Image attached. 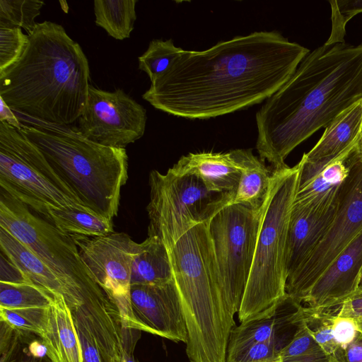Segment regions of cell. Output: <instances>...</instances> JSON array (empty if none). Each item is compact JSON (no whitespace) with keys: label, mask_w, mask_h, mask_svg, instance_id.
Returning <instances> with one entry per match:
<instances>
[{"label":"cell","mask_w":362,"mask_h":362,"mask_svg":"<svg viewBox=\"0 0 362 362\" xmlns=\"http://www.w3.org/2000/svg\"><path fill=\"white\" fill-rule=\"evenodd\" d=\"M309 52L276 31L237 36L202 51L183 49L142 98L177 117L226 115L267 100Z\"/></svg>","instance_id":"obj_1"},{"label":"cell","mask_w":362,"mask_h":362,"mask_svg":"<svg viewBox=\"0 0 362 362\" xmlns=\"http://www.w3.org/2000/svg\"><path fill=\"white\" fill-rule=\"evenodd\" d=\"M362 99V44H324L309 52L256 114L259 158L273 170L300 144Z\"/></svg>","instance_id":"obj_2"},{"label":"cell","mask_w":362,"mask_h":362,"mask_svg":"<svg viewBox=\"0 0 362 362\" xmlns=\"http://www.w3.org/2000/svg\"><path fill=\"white\" fill-rule=\"evenodd\" d=\"M90 68L64 27L37 23L20 59L0 71V98L17 115L70 125L87 103Z\"/></svg>","instance_id":"obj_3"},{"label":"cell","mask_w":362,"mask_h":362,"mask_svg":"<svg viewBox=\"0 0 362 362\" xmlns=\"http://www.w3.org/2000/svg\"><path fill=\"white\" fill-rule=\"evenodd\" d=\"M209 222L195 225L167 249L185 319L190 362H226L235 326L224 300Z\"/></svg>","instance_id":"obj_4"},{"label":"cell","mask_w":362,"mask_h":362,"mask_svg":"<svg viewBox=\"0 0 362 362\" xmlns=\"http://www.w3.org/2000/svg\"><path fill=\"white\" fill-rule=\"evenodd\" d=\"M16 115L21 123L19 131L42 152L73 193L93 211L112 220L128 178L126 149L96 144L76 127Z\"/></svg>","instance_id":"obj_5"},{"label":"cell","mask_w":362,"mask_h":362,"mask_svg":"<svg viewBox=\"0 0 362 362\" xmlns=\"http://www.w3.org/2000/svg\"><path fill=\"white\" fill-rule=\"evenodd\" d=\"M299 166L273 170L260 209L259 228L251 271L238 312L240 323L273 316L288 298L286 253Z\"/></svg>","instance_id":"obj_6"},{"label":"cell","mask_w":362,"mask_h":362,"mask_svg":"<svg viewBox=\"0 0 362 362\" xmlns=\"http://www.w3.org/2000/svg\"><path fill=\"white\" fill-rule=\"evenodd\" d=\"M1 190L47 220L52 209L87 207L19 129L0 122ZM94 212V211H93Z\"/></svg>","instance_id":"obj_7"},{"label":"cell","mask_w":362,"mask_h":362,"mask_svg":"<svg viewBox=\"0 0 362 362\" xmlns=\"http://www.w3.org/2000/svg\"><path fill=\"white\" fill-rule=\"evenodd\" d=\"M149 186L148 236L167 249L195 225L210 221L233 199L230 194L210 191L195 175L176 174L170 168L165 174L152 170Z\"/></svg>","instance_id":"obj_8"},{"label":"cell","mask_w":362,"mask_h":362,"mask_svg":"<svg viewBox=\"0 0 362 362\" xmlns=\"http://www.w3.org/2000/svg\"><path fill=\"white\" fill-rule=\"evenodd\" d=\"M0 228L35 254L82 302V296L98 290L71 235L35 216L25 205L1 190Z\"/></svg>","instance_id":"obj_9"},{"label":"cell","mask_w":362,"mask_h":362,"mask_svg":"<svg viewBox=\"0 0 362 362\" xmlns=\"http://www.w3.org/2000/svg\"><path fill=\"white\" fill-rule=\"evenodd\" d=\"M260 209L229 204L209 222L223 295L232 317L238 312L253 262Z\"/></svg>","instance_id":"obj_10"},{"label":"cell","mask_w":362,"mask_h":362,"mask_svg":"<svg viewBox=\"0 0 362 362\" xmlns=\"http://www.w3.org/2000/svg\"><path fill=\"white\" fill-rule=\"evenodd\" d=\"M345 163L348 175L338 190L332 225L305 262L286 280V292L296 303H303L317 279L362 230V155L354 148Z\"/></svg>","instance_id":"obj_11"},{"label":"cell","mask_w":362,"mask_h":362,"mask_svg":"<svg viewBox=\"0 0 362 362\" xmlns=\"http://www.w3.org/2000/svg\"><path fill=\"white\" fill-rule=\"evenodd\" d=\"M71 236L95 281L118 306L123 326L135 328L130 286L139 243L124 233L114 232L100 237Z\"/></svg>","instance_id":"obj_12"},{"label":"cell","mask_w":362,"mask_h":362,"mask_svg":"<svg viewBox=\"0 0 362 362\" xmlns=\"http://www.w3.org/2000/svg\"><path fill=\"white\" fill-rule=\"evenodd\" d=\"M146 121L145 108L123 90L107 91L90 85L76 127L96 144L125 148L143 136Z\"/></svg>","instance_id":"obj_13"},{"label":"cell","mask_w":362,"mask_h":362,"mask_svg":"<svg viewBox=\"0 0 362 362\" xmlns=\"http://www.w3.org/2000/svg\"><path fill=\"white\" fill-rule=\"evenodd\" d=\"M70 310L83 362H123L122 315L103 288Z\"/></svg>","instance_id":"obj_14"},{"label":"cell","mask_w":362,"mask_h":362,"mask_svg":"<svg viewBox=\"0 0 362 362\" xmlns=\"http://www.w3.org/2000/svg\"><path fill=\"white\" fill-rule=\"evenodd\" d=\"M130 303L136 329L187 343L185 319L173 278L161 284L131 285Z\"/></svg>","instance_id":"obj_15"},{"label":"cell","mask_w":362,"mask_h":362,"mask_svg":"<svg viewBox=\"0 0 362 362\" xmlns=\"http://www.w3.org/2000/svg\"><path fill=\"white\" fill-rule=\"evenodd\" d=\"M362 272V230L312 286L303 302L314 311L339 306L358 289Z\"/></svg>","instance_id":"obj_16"},{"label":"cell","mask_w":362,"mask_h":362,"mask_svg":"<svg viewBox=\"0 0 362 362\" xmlns=\"http://www.w3.org/2000/svg\"><path fill=\"white\" fill-rule=\"evenodd\" d=\"M337 208V198L332 206L324 209L313 210L293 205L286 243L287 279L305 262L325 235Z\"/></svg>","instance_id":"obj_17"},{"label":"cell","mask_w":362,"mask_h":362,"mask_svg":"<svg viewBox=\"0 0 362 362\" xmlns=\"http://www.w3.org/2000/svg\"><path fill=\"white\" fill-rule=\"evenodd\" d=\"M170 169L179 175H195L210 191L230 194L233 197L240 177V168L230 152L189 153Z\"/></svg>","instance_id":"obj_18"},{"label":"cell","mask_w":362,"mask_h":362,"mask_svg":"<svg viewBox=\"0 0 362 362\" xmlns=\"http://www.w3.org/2000/svg\"><path fill=\"white\" fill-rule=\"evenodd\" d=\"M362 135V99L332 120L322 136L303 158L309 162L333 160L351 152Z\"/></svg>","instance_id":"obj_19"},{"label":"cell","mask_w":362,"mask_h":362,"mask_svg":"<svg viewBox=\"0 0 362 362\" xmlns=\"http://www.w3.org/2000/svg\"><path fill=\"white\" fill-rule=\"evenodd\" d=\"M1 253L34 284L54 296H63L69 308L81 304L60 279L30 249L0 228Z\"/></svg>","instance_id":"obj_20"},{"label":"cell","mask_w":362,"mask_h":362,"mask_svg":"<svg viewBox=\"0 0 362 362\" xmlns=\"http://www.w3.org/2000/svg\"><path fill=\"white\" fill-rule=\"evenodd\" d=\"M41 338L52 362H83L71 312L63 296H54Z\"/></svg>","instance_id":"obj_21"},{"label":"cell","mask_w":362,"mask_h":362,"mask_svg":"<svg viewBox=\"0 0 362 362\" xmlns=\"http://www.w3.org/2000/svg\"><path fill=\"white\" fill-rule=\"evenodd\" d=\"M229 152L240 170L239 182L230 204H241L259 211L270 188L273 171L271 173L264 161L255 156L251 149Z\"/></svg>","instance_id":"obj_22"},{"label":"cell","mask_w":362,"mask_h":362,"mask_svg":"<svg viewBox=\"0 0 362 362\" xmlns=\"http://www.w3.org/2000/svg\"><path fill=\"white\" fill-rule=\"evenodd\" d=\"M351 152L334 160L308 181L301 185L298 183L293 205L313 210L332 206L337 200L341 182L348 175L345 160Z\"/></svg>","instance_id":"obj_23"},{"label":"cell","mask_w":362,"mask_h":362,"mask_svg":"<svg viewBox=\"0 0 362 362\" xmlns=\"http://www.w3.org/2000/svg\"><path fill=\"white\" fill-rule=\"evenodd\" d=\"M282 305L273 316L235 326L230 334L226 356L257 343L276 342L285 346L287 343L284 339L286 331L296 327V310L298 306L295 311L284 314L281 312Z\"/></svg>","instance_id":"obj_24"},{"label":"cell","mask_w":362,"mask_h":362,"mask_svg":"<svg viewBox=\"0 0 362 362\" xmlns=\"http://www.w3.org/2000/svg\"><path fill=\"white\" fill-rule=\"evenodd\" d=\"M173 280L168 251L165 245L154 237L148 236L139 243L135 255L131 285H153Z\"/></svg>","instance_id":"obj_25"},{"label":"cell","mask_w":362,"mask_h":362,"mask_svg":"<svg viewBox=\"0 0 362 362\" xmlns=\"http://www.w3.org/2000/svg\"><path fill=\"white\" fill-rule=\"evenodd\" d=\"M46 221L69 235L100 237L115 232L112 220L75 207L52 209Z\"/></svg>","instance_id":"obj_26"},{"label":"cell","mask_w":362,"mask_h":362,"mask_svg":"<svg viewBox=\"0 0 362 362\" xmlns=\"http://www.w3.org/2000/svg\"><path fill=\"white\" fill-rule=\"evenodd\" d=\"M136 0H95V23L115 40L129 38L136 20Z\"/></svg>","instance_id":"obj_27"},{"label":"cell","mask_w":362,"mask_h":362,"mask_svg":"<svg viewBox=\"0 0 362 362\" xmlns=\"http://www.w3.org/2000/svg\"><path fill=\"white\" fill-rule=\"evenodd\" d=\"M296 328L290 341L281 349L280 362H340L337 356L327 355L315 341L304 317L303 306L297 308Z\"/></svg>","instance_id":"obj_28"},{"label":"cell","mask_w":362,"mask_h":362,"mask_svg":"<svg viewBox=\"0 0 362 362\" xmlns=\"http://www.w3.org/2000/svg\"><path fill=\"white\" fill-rule=\"evenodd\" d=\"M54 296L33 283L0 281V308L6 309L47 308Z\"/></svg>","instance_id":"obj_29"},{"label":"cell","mask_w":362,"mask_h":362,"mask_svg":"<svg viewBox=\"0 0 362 362\" xmlns=\"http://www.w3.org/2000/svg\"><path fill=\"white\" fill-rule=\"evenodd\" d=\"M182 51L172 39L153 40L146 51L139 57V69L148 76L152 83L170 69Z\"/></svg>","instance_id":"obj_30"},{"label":"cell","mask_w":362,"mask_h":362,"mask_svg":"<svg viewBox=\"0 0 362 362\" xmlns=\"http://www.w3.org/2000/svg\"><path fill=\"white\" fill-rule=\"evenodd\" d=\"M30 332L0 320V362H52L47 356L38 358L30 353L28 348Z\"/></svg>","instance_id":"obj_31"},{"label":"cell","mask_w":362,"mask_h":362,"mask_svg":"<svg viewBox=\"0 0 362 362\" xmlns=\"http://www.w3.org/2000/svg\"><path fill=\"white\" fill-rule=\"evenodd\" d=\"M44 4L40 0H0V25L21 28L29 35Z\"/></svg>","instance_id":"obj_32"},{"label":"cell","mask_w":362,"mask_h":362,"mask_svg":"<svg viewBox=\"0 0 362 362\" xmlns=\"http://www.w3.org/2000/svg\"><path fill=\"white\" fill-rule=\"evenodd\" d=\"M49 308L6 309L0 308V320L24 331L44 334L47 322Z\"/></svg>","instance_id":"obj_33"},{"label":"cell","mask_w":362,"mask_h":362,"mask_svg":"<svg viewBox=\"0 0 362 362\" xmlns=\"http://www.w3.org/2000/svg\"><path fill=\"white\" fill-rule=\"evenodd\" d=\"M331 5V34L325 45L344 43L346 25L356 15L362 13V0L329 1Z\"/></svg>","instance_id":"obj_34"},{"label":"cell","mask_w":362,"mask_h":362,"mask_svg":"<svg viewBox=\"0 0 362 362\" xmlns=\"http://www.w3.org/2000/svg\"><path fill=\"white\" fill-rule=\"evenodd\" d=\"M28 35L18 27L0 25V71L15 64L23 54Z\"/></svg>","instance_id":"obj_35"},{"label":"cell","mask_w":362,"mask_h":362,"mask_svg":"<svg viewBox=\"0 0 362 362\" xmlns=\"http://www.w3.org/2000/svg\"><path fill=\"white\" fill-rule=\"evenodd\" d=\"M284 346L276 342H263L249 345L227 356L226 362H267L278 358Z\"/></svg>","instance_id":"obj_36"},{"label":"cell","mask_w":362,"mask_h":362,"mask_svg":"<svg viewBox=\"0 0 362 362\" xmlns=\"http://www.w3.org/2000/svg\"><path fill=\"white\" fill-rule=\"evenodd\" d=\"M358 333L354 319L333 315L332 334L340 349H344L351 344Z\"/></svg>","instance_id":"obj_37"},{"label":"cell","mask_w":362,"mask_h":362,"mask_svg":"<svg viewBox=\"0 0 362 362\" xmlns=\"http://www.w3.org/2000/svg\"><path fill=\"white\" fill-rule=\"evenodd\" d=\"M141 330L129 327H122L123 362H139L134 356V350Z\"/></svg>","instance_id":"obj_38"},{"label":"cell","mask_w":362,"mask_h":362,"mask_svg":"<svg viewBox=\"0 0 362 362\" xmlns=\"http://www.w3.org/2000/svg\"><path fill=\"white\" fill-rule=\"evenodd\" d=\"M336 315L354 320L362 318V291H356L344 301Z\"/></svg>","instance_id":"obj_39"},{"label":"cell","mask_w":362,"mask_h":362,"mask_svg":"<svg viewBox=\"0 0 362 362\" xmlns=\"http://www.w3.org/2000/svg\"><path fill=\"white\" fill-rule=\"evenodd\" d=\"M0 281L9 283H32L15 264L6 257H4L2 254L1 255Z\"/></svg>","instance_id":"obj_40"},{"label":"cell","mask_w":362,"mask_h":362,"mask_svg":"<svg viewBox=\"0 0 362 362\" xmlns=\"http://www.w3.org/2000/svg\"><path fill=\"white\" fill-rule=\"evenodd\" d=\"M336 356L340 362H362V334L344 349H339Z\"/></svg>","instance_id":"obj_41"},{"label":"cell","mask_w":362,"mask_h":362,"mask_svg":"<svg viewBox=\"0 0 362 362\" xmlns=\"http://www.w3.org/2000/svg\"><path fill=\"white\" fill-rule=\"evenodd\" d=\"M0 122H5L11 126L21 129V123L16 113L10 107L0 98Z\"/></svg>","instance_id":"obj_42"},{"label":"cell","mask_w":362,"mask_h":362,"mask_svg":"<svg viewBox=\"0 0 362 362\" xmlns=\"http://www.w3.org/2000/svg\"><path fill=\"white\" fill-rule=\"evenodd\" d=\"M356 324L357 330L362 334V318L354 320Z\"/></svg>","instance_id":"obj_43"},{"label":"cell","mask_w":362,"mask_h":362,"mask_svg":"<svg viewBox=\"0 0 362 362\" xmlns=\"http://www.w3.org/2000/svg\"><path fill=\"white\" fill-rule=\"evenodd\" d=\"M355 150L360 154L362 155V135H361V137L360 139V140L358 141L356 148H355Z\"/></svg>","instance_id":"obj_44"},{"label":"cell","mask_w":362,"mask_h":362,"mask_svg":"<svg viewBox=\"0 0 362 362\" xmlns=\"http://www.w3.org/2000/svg\"><path fill=\"white\" fill-rule=\"evenodd\" d=\"M357 291H362V272H361V277H360V280H359V283H358Z\"/></svg>","instance_id":"obj_45"},{"label":"cell","mask_w":362,"mask_h":362,"mask_svg":"<svg viewBox=\"0 0 362 362\" xmlns=\"http://www.w3.org/2000/svg\"><path fill=\"white\" fill-rule=\"evenodd\" d=\"M267 362H280V361H279V360L277 358L275 360H273V361H267Z\"/></svg>","instance_id":"obj_46"}]
</instances>
